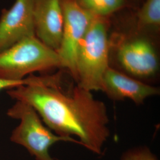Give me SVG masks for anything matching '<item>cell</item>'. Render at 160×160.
<instances>
[{"label": "cell", "mask_w": 160, "mask_h": 160, "mask_svg": "<svg viewBox=\"0 0 160 160\" xmlns=\"http://www.w3.org/2000/svg\"><path fill=\"white\" fill-rule=\"evenodd\" d=\"M132 1H133V2L134 3V4L137 7L138 9V8L141 5V4L143 2V1L144 0H132Z\"/></svg>", "instance_id": "cell-14"}, {"label": "cell", "mask_w": 160, "mask_h": 160, "mask_svg": "<svg viewBox=\"0 0 160 160\" xmlns=\"http://www.w3.org/2000/svg\"><path fill=\"white\" fill-rule=\"evenodd\" d=\"M111 17H94L78 47L75 61L76 82L88 91H101L109 68Z\"/></svg>", "instance_id": "cell-3"}, {"label": "cell", "mask_w": 160, "mask_h": 160, "mask_svg": "<svg viewBox=\"0 0 160 160\" xmlns=\"http://www.w3.org/2000/svg\"><path fill=\"white\" fill-rule=\"evenodd\" d=\"M26 78V84L8 90V96L33 107L56 134L75 136L80 145L102 154L110 135L106 104L79 86L64 69L52 74L30 75Z\"/></svg>", "instance_id": "cell-1"}, {"label": "cell", "mask_w": 160, "mask_h": 160, "mask_svg": "<svg viewBox=\"0 0 160 160\" xmlns=\"http://www.w3.org/2000/svg\"><path fill=\"white\" fill-rule=\"evenodd\" d=\"M102 92L114 101L129 99L136 104H143L148 97L159 95V88L135 79L109 67L104 75Z\"/></svg>", "instance_id": "cell-9"}, {"label": "cell", "mask_w": 160, "mask_h": 160, "mask_svg": "<svg viewBox=\"0 0 160 160\" xmlns=\"http://www.w3.org/2000/svg\"><path fill=\"white\" fill-rule=\"evenodd\" d=\"M34 0H16L0 16V52L26 38L34 37Z\"/></svg>", "instance_id": "cell-7"}, {"label": "cell", "mask_w": 160, "mask_h": 160, "mask_svg": "<svg viewBox=\"0 0 160 160\" xmlns=\"http://www.w3.org/2000/svg\"><path fill=\"white\" fill-rule=\"evenodd\" d=\"M94 17L109 18L126 10H137L132 0H74Z\"/></svg>", "instance_id": "cell-11"}, {"label": "cell", "mask_w": 160, "mask_h": 160, "mask_svg": "<svg viewBox=\"0 0 160 160\" xmlns=\"http://www.w3.org/2000/svg\"><path fill=\"white\" fill-rule=\"evenodd\" d=\"M61 4L63 14V30L57 53L62 68L67 70L75 81L77 53L94 16L80 7L74 0H61Z\"/></svg>", "instance_id": "cell-6"}, {"label": "cell", "mask_w": 160, "mask_h": 160, "mask_svg": "<svg viewBox=\"0 0 160 160\" xmlns=\"http://www.w3.org/2000/svg\"><path fill=\"white\" fill-rule=\"evenodd\" d=\"M7 115L20 120L12 132L10 140L24 147L36 160H54L49 154L52 145L60 141L80 144L72 137H64L53 133L45 126L37 112L29 104L16 101L8 110Z\"/></svg>", "instance_id": "cell-5"}, {"label": "cell", "mask_w": 160, "mask_h": 160, "mask_svg": "<svg viewBox=\"0 0 160 160\" xmlns=\"http://www.w3.org/2000/svg\"><path fill=\"white\" fill-rule=\"evenodd\" d=\"M121 160H158L157 156L147 147H138L128 150Z\"/></svg>", "instance_id": "cell-12"}, {"label": "cell", "mask_w": 160, "mask_h": 160, "mask_svg": "<svg viewBox=\"0 0 160 160\" xmlns=\"http://www.w3.org/2000/svg\"><path fill=\"white\" fill-rule=\"evenodd\" d=\"M26 78L22 80H9L0 78V91L10 90L26 84Z\"/></svg>", "instance_id": "cell-13"}, {"label": "cell", "mask_w": 160, "mask_h": 160, "mask_svg": "<svg viewBox=\"0 0 160 160\" xmlns=\"http://www.w3.org/2000/svg\"><path fill=\"white\" fill-rule=\"evenodd\" d=\"M133 16L138 30L160 38V0H144L134 11Z\"/></svg>", "instance_id": "cell-10"}, {"label": "cell", "mask_w": 160, "mask_h": 160, "mask_svg": "<svg viewBox=\"0 0 160 160\" xmlns=\"http://www.w3.org/2000/svg\"><path fill=\"white\" fill-rule=\"evenodd\" d=\"M62 68L57 52L36 36L21 40L0 52V78L22 80L36 72Z\"/></svg>", "instance_id": "cell-4"}, {"label": "cell", "mask_w": 160, "mask_h": 160, "mask_svg": "<svg viewBox=\"0 0 160 160\" xmlns=\"http://www.w3.org/2000/svg\"><path fill=\"white\" fill-rule=\"evenodd\" d=\"M33 16L36 37L57 52L63 30L61 0H34Z\"/></svg>", "instance_id": "cell-8"}, {"label": "cell", "mask_w": 160, "mask_h": 160, "mask_svg": "<svg viewBox=\"0 0 160 160\" xmlns=\"http://www.w3.org/2000/svg\"><path fill=\"white\" fill-rule=\"evenodd\" d=\"M134 11L126 10L111 17L109 67L150 84L160 73V38L136 28Z\"/></svg>", "instance_id": "cell-2"}]
</instances>
